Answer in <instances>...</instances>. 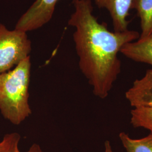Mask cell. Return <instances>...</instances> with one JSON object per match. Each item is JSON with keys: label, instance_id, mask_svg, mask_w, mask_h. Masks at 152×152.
<instances>
[{"label": "cell", "instance_id": "5", "mask_svg": "<svg viewBox=\"0 0 152 152\" xmlns=\"http://www.w3.org/2000/svg\"><path fill=\"white\" fill-rule=\"evenodd\" d=\"M125 97L133 108L152 107V69L147 70L141 78L133 82L125 93Z\"/></svg>", "mask_w": 152, "mask_h": 152}, {"label": "cell", "instance_id": "8", "mask_svg": "<svg viewBox=\"0 0 152 152\" xmlns=\"http://www.w3.org/2000/svg\"><path fill=\"white\" fill-rule=\"evenodd\" d=\"M131 9L136 10L140 20L139 38L152 34V0H132Z\"/></svg>", "mask_w": 152, "mask_h": 152}, {"label": "cell", "instance_id": "11", "mask_svg": "<svg viewBox=\"0 0 152 152\" xmlns=\"http://www.w3.org/2000/svg\"><path fill=\"white\" fill-rule=\"evenodd\" d=\"M21 136L16 132L5 135L1 143V152H22L19 149V143ZM26 152H44L42 148L36 143H34Z\"/></svg>", "mask_w": 152, "mask_h": 152}, {"label": "cell", "instance_id": "3", "mask_svg": "<svg viewBox=\"0 0 152 152\" xmlns=\"http://www.w3.org/2000/svg\"><path fill=\"white\" fill-rule=\"evenodd\" d=\"M31 41L27 32L9 30L0 24V75L10 71L29 56Z\"/></svg>", "mask_w": 152, "mask_h": 152}, {"label": "cell", "instance_id": "10", "mask_svg": "<svg viewBox=\"0 0 152 152\" xmlns=\"http://www.w3.org/2000/svg\"><path fill=\"white\" fill-rule=\"evenodd\" d=\"M130 122L135 128L142 127L152 133V107L134 108L131 110Z\"/></svg>", "mask_w": 152, "mask_h": 152}, {"label": "cell", "instance_id": "6", "mask_svg": "<svg viewBox=\"0 0 152 152\" xmlns=\"http://www.w3.org/2000/svg\"><path fill=\"white\" fill-rule=\"evenodd\" d=\"M100 9L108 11L112 20L114 31L124 32L128 30L129 21L127 19L131 10L132 0H94Z\"/></svg>", "mask_w": 152, "mask_h": 152}, {"label": "cell", "instance_id": "4", "mask_svg": "<svg viewBox=\"0 0 152 152\" xmlns=\"http://www.w3.org/2000/svg\"><path fill=\"white\" fill-rule=\"evenodd\" d=\"M59 0H36L17 22L15 29L27 32L48 23L54 13Z\"/></svg>", "mask_w": 152, "mask_h": 152}, {"label": "cell", "instance_id": "13", "mask_svg": "<svg viewBox=\"0 0 152 152\" xmlns=\"http://www.w3.org/2000/svg\"><path fill=\"white\" fill-rule=\"evenodd\" d=\"M1 152V143L0 142V152Z\"/></svg>", "mask_w": 152, "mask_h": 152}, {"label": "cell", "instance_id": "2", "mask_svg": "<svg viewBox=\"0 0 152 152\" xmlns=\"http://www.w3.org/2000/svg\"><path fill=\"white\" fill-rule=\"evenodd\" d=\"M31 71L29 56L0 75V112L14 125H20L32 114L29 103Z\"/></svg>", "mask_w": 152, "mask_h": 152}, {"label": "cell", "instance_id": "12", "mask_svg": "<svg viewBox=\"0 0 152 152\" xmlns=\"http://www.w3.org/2000/svg\"><path fill=\"white\" fill-rule=\"evenodd\" d=\"M104 147H105V151H104V152H114L113 149H112L110 142L108 140L105 141Z\"/></svg>", "mask_w": 152, "mask_h": 152}, {"label": "cell", "instance_id": "1", "mask_svg": "<svg viewBox=\"0 0 152 152\" xmlns=\"http://www.w3.org/2000/svg\"><path fill=\"white\" fill-rule=\"evenodd\" d=\"M74 11L68 24L75 29L73 37L78 65L96 97L107 98L121 72L118 53L127 43L136 41L135 31L112 32L93 14L91 0H73Z\"/></svg>", "mask_w": 152, "mask_h": 152}, {"label": "cell", "instance_id": "7", "mask_svg": "<svg viewBox=\"0 0 152 152\" xmlns=\"http://www.w3.org/2000/svg\"><path fill=\"white\" fill-rule=\"evenodd\" d=\"M120 53L131 60L152 66V34L126 44Z\"/></svg>", "mask_w": 152, "mask_h": 152}, {"label": "cell", "instance_id": "9", "mask_svg": "<svg viewBox=\"0 0 152 152\" xmlns=\"http://www.w3.org/2000/svg\"><path fill=\"white\" fill-rule=\"evenodd\" d=\"M119 137L127 152H152V133L139 139H132L122 132Z\"/></svg>", "mask_w": 152, "mask_h": 152}]
</instances>
